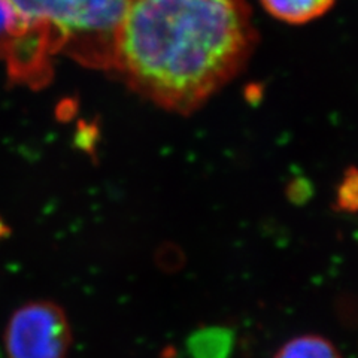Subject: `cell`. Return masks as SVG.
Returning <instances> with one entry per match:
<instances>
[{
  "mask_svg": "<svg viewBox=\"0 0 358 358\" xmlns=\"http://www.w3.org/2000/svg\"><path fill=\"white\" fill-rule=\"evenodd\" d=\"M255 43L246 0H129L112 71L154 105L189 115L243 69Z\"/></svg>",
  "mask_w": 358,
  "mask_h": 358,
  "instance_id": "1",
  "label": "cell"
},
{
  "mask_svg": "<svg viewBox=\"0 0 358 358\" xmlns=\"http://www.w3.org/2000/svg\"><path fill=\"white\" fill-rule=\"evenodd\" d=\"M18 18L57 29L63 51L84 66L114 69L115 42L129 0H8Z\"/></svg>",
  "mask_w": 358,
  "mask_h": 358,
  "instance_id": "2",
  "label": "cell"
},
{
  "mask_svg": "<svg viewBox=\"0 0 358 358\" xmlns=\"http://www.w3.org/2000/svg\"><path fill=\"white\" fill-rule=\"evenodd\" d=\"M71 343L69 320L48 300L30 301L17 309L3 334L8 358H64Z\"/></svg>",
  "mask_w": 358,
  "mask_h": 358,
  "instance_id": "3",
  "label": "cell"
},
{
  "mask_svg": "<svg viewBox=\"0 0 358 358\" xmlns=\"http://www.w3.org/2000/svg\"><path fill=\"white\" fill-rule=\"evenodd\" d=\"M63 47L64 39L57 29L17 17L15 24L0 38V59L6 63L10 81L38 90L51 81L52 55Z\"/></svg>",
  "mask_w": 358,
  "mask_h": 358,
  "instance_id": "4",
  "label": "cell"
},
{
  "mask_svg": "<svg viewBox=\"0 0 358 358\" xmlns=\"http://www.w3.org/2000/svg\"><path fill=\"white\" fill-rule=\"evenodd\" d=\"M260 3L279 21L305 24L329 13L336 0H260Z\"/></svg>",
  "mask_w": 358,
  "mask_h": 358,
  "instance_id": "5",
  "label": "cell"
},
{
  "mask_svg": "<svg viewBox=\"0 0 358 358\" xmlns=\"http://www.w3.org/2000/svg\"><path fill=\"white\" fill-rule=\"evenodd\" d=\"M272 358H343L336 345L320 334H301L287 341Z\"/></svg>",
  "mask_w": 358,
  "mask_h": 358,
  "instance_id": "6",
  "label": "cell"
},
{
  "mask_svg": "<svg viewBox=\"0 0 358 358\" xmlns=\"http://www.w3.org/2000/svg\"><path fill=\"white\" fill-rule=\"evenodd\" d=\"M231 345V333L226 329H201L189 339L194 358H226Z\"/></svg>",
  "mask_w": 358,
  "mask_h": 358,
  "instance_id": "7",
  "label": "cell"
},
{
  "mask_svg": "<svg viewBox=\"0 0 358 358\" xmlns=\"http://www.w3.org/2000/svg\"><path fill=\"white\" fill-rule=\"evenodd\" d=\"M336 209L355 214L358 212V167H348L338 187L334 199Z\"/></svg>",
  "mask_w": 358,
  "mask_h": 358,
  "instance_id": "8",
  "label": "cell"
},
{
  "mask_svg": "<svg viewBox=\"0 0 358 358\" xmlns=\"http://www.w3.org/2000/svg\"><path fill=\"white\" fill-rule=\"evenodd\" d=\"M17 15L8 0H0V38L15 24Z\"/></svg>",
  "mask_w": 358,
  "mask_h": 358,
  "instance_id": "9",
  "label": "cell"
}]
</instances>
